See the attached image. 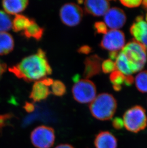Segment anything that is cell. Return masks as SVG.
I'll list each match as a JSON object with an SVG mask.
<instances>
[{
	"label": "cell",
	"mask_w": 147,
	"mask_h": 148,
	"mask_svg": "<svg viewBox=\"0 0 147 148\" xmlns=\"http://www.w3.org/2000/svg\"><path fill=\"white\" fill-rule=\"evenodd\" d=\"M86 13L95 16L105 15L110 9L109 1L105 0H88L84 2Z\"/></svg>",
	"instance_id": "obj_11"
},
{
	"label": "cell",
	"mask_w": 147,
	"mask_h": 148,
	"mask_svg": "<svg viewBox=\"0 0 147 148\" xmlns=\"http://www.w3.org/2000/svg\"><path fill=\"white\" fill-rule=\"evenodd\" d=\"M126 75L118 71H115L111 73L110 75V80L112 84L113 87L116 91H120L121 85L125 84Z\"/></svg>",
	"instance_id": "obj_19"
},
{
	"label": "cell",
	"mask_w": 147,
	"mask_h": 148,
	"mask_svg": "<svg viewBox=\"0 0 147 148\" xmlns=\"http://www.w3.org/2000/svg\"><path fill=\"white\" fill-rule=\"evenodd\" d=\"M92 51V49L88 45L82 46L78 49V53L83 54H88L91 52Z\"/></svg>",
	"instance_id": "obj_28"
},
{
	"label": "cell",
	"mask_w": 147,
	"mask_h": 148,
	"mask_svg": "<svg viewBox=\"0 0 147 148\" xmlns=\"http://www.w3.org/2000/svg\"><path fill=\"white\" fill-rule=\"evenodd\" d=\"M122 120L124 127L131 132L137 133L147 127L146 111L140 106H133L127 110L124 114Z\"/></svg>",
	"instance_id": "obj_4"
},
{
	"label": "cell",
	"mask_w": 147,
	"mask_h": 148,
	"mask_svg": "<svg viewBox=\"0 0 147 148\" xmlns=\"http://www.w3.org/2000/svg\"><path fill=\"white\" fill-rule=\"evenodd\" d=\"M94 145L96 148H117L118 140L111 132L102 131L96 136Z\"/></svg>",
	"instance_id": "obj_13"
},
{
	"label": "cell",
	"mask_w": 147,
	"mask_h": 148,
	"mask_svg": "<svg viewBox=\"0 0 147 148\" xmlns=\"http://www.w3.org/2000/svg\"><path fill=\"white\" fill-rule=\"evenodd\" d=\"M13 36L6 32H0V55L10 53L14 48Z\"/></svg>",
	"instance_id": "obj_16"
},
{
	"label": "cell",
	"mask_w": 147,
	"mask_h": 148,
	"mask_svg": "<svg viewBox=\"0 0 147 148\" xmlns=\"http://www.w3.org/2000/svg\"><path fill=\"white\" fill-rule=\"evenodd\" d=\"M50 94L48 87L39 81L33 84L29 97L33 102H40L46 99Z\"/></svg>",
	"instance_id": "obj_15"
},
{
	"label": "cell",
	"mask_w": 147,
	"mask_h": 148,
	"mask_svg": "<svg viewBox=\"0 0 147 148\" xmlns=\"http://www.w3.org/2000/svg\"><path fill=\"white\" fill-rule=\"evenodd\" d=\"M130 32L135 40L143 45L147 50V23L139 16L131 25Z\"/></svg>",
	"instance_id": "obj_10"
},
{
	"label": "cell",
	"mask_w": 147,
	"mask_h": 148,
	"mask_svg": "<svg viewBox=\"0 0 147 148\" xmlns=\"http://www.w3.org/2000/svg\"><path fill=\"white\" fill-rule=\"evenodd\" d=\"M112 125L115 129L120 130L124 127L123 120L119 117H116L113 120Z\"/></svg>",
	"instance_id": "obj_27"
},
{
	"label": "cell",
	"mask_w": 147,
	"mask_h": 148,
	"mask_svg": "<svg viewBox=\"0 0 147 148\" xmlns=\"http://www.w3.org/2000/svg\"><path fill=\"white\" fill-rule=\"evenodd\" d=\"M126 19L124 12L118 7L109 9L104 15L105 24L112 30H118L123 27Z\"/></svg>",
	"instance_id": "obj_9"
},
{
	"label": "cell",
	"mask_w": 147,
	"mask_h": 148,
	"mask_svg": "<svg viewBox=\"0 0 147 148\" xmlns=\"http://www.w3.org/2000/svg\"><path fill=\"white\" fill-rule=\"evenodd\" d=\"M6 65L4 63H2L0 62V78L3 73L6 71Z\"/></svg>",
	"instance_id": "obj_33"
},
{
	"label": "cell",
	"mask_w": 147,
	"mask_h": 148,
	"mask_svg": "<svg viewBox=\"0 0 147 148\" xmlns=\"http://www.w3.org/2000/svg\"><path fill=\"white\" fill-rule=\"evenodd\" d=\"M28 3L27 0H5L2 1V5L9 14H18L25 10Z\"/></svg>",
	"instance_id": "obj_14"
},
{
	"label": "cell",
	"mask_w": 147,
	"mask_h": 148,
	"mask_svg": "<svg viewBox=\"0 0 147 148\" xmlns=\"http://www.w3.org/2000/svg\"><path fill=\"white\" fill-rule=\"evenodd\" d=\"M97 90L92 82L88 79L78 80L72 88V94L75 100L81 103H88L96 98Z\"/></svg>",
	"instance_id": "obj_5"
},
{
	"label": "cell",
	"mask_w": 147,
	"mask_h": 148,
	"mask_svg": "<svg viewBox=\"0 0 147 148\" xmlns=\"http://www.w3.org/2000/svg\"><path fill=\"white\" fill-rule=\"evenodd\" d=\"M101 70L105 73H112L117 70L115 62L111 60H107L102 62Z\"/></svg>",
	"instance_id": "obj_23"
},
{
	"label": "cell",
	"mask_w": 147,
	"mask_h": 148,
	"mask_svg": "<svg viewBox=\"0 0 147 148\" xmlns=\"http://www.w3.org/2000/svg\"><path fill=\"white\" fill-rule=\"evenodd\" d=\"M135 84L140 92H147V71L140 72L135 78Z\"/></svg>",
	"instance_id": "obj_20"
},
{
	"label": "cell",
	"mask_w": 147,
	"mask_h": 148,
	"mask_svg": "<svg viewBox=\"0 0 147 148\" xmlns=\"http://www.w3.org/2000/svg\"><path fill=\"white\" fill-rule=\"evenodd\" d=\"M94 28L98 34H105L108 32V27L105 23L103 22H97L95 23Z\"/></svg>",
	"instance_id": "obj_24"
},
{
	"label": "cell",
	"mask_w": 147,
	"mask_h": 148,
	"mask_svg": "<svg viewBox=\"0 0 147 148\" xmlns=\"http://www.w3.org/2000/svg\"><path fill=\"white\" fill-rule=\"evenodd\" d=\"M54 148H75L71 145L70 144H59L57 146H56Z\"/></svg>",
	"instance_id": "obj_34"
},
{
	"label": "cell",
	"mask_w": 147,
	"mask_h": 148,
	"mask_svg": "<svg viewBox=\"0 0 147 148\" xmlns=\"http://www.w3.org/2000/svg\"><path fill=\"white\" fill-rule=\"evenodd\" d=\"M134 79L131 75H126L125 84H124L127 86H131L133 84Z\"/></svg>",
	"instance_id": "obj_30"
},
{
	"label": "cell",
	"mask_w": 147,
	"mask_h": 148,
	"mask_svg": "<svg viewBox=\"0 0 147 148\" xmlns=\"http://www.w3.org/2000/svg\"><path fill=\"white\" fill-rule=\"evenodd\" d=\"M119 53L117 51H111L110 52L109 56H110V60H116V59H117L118 55Z\"/></svg>",
	"instance_id": "obj_32"
},
{
	"label": "cell",
	"mask_w": 147,
	"mask_h": 148,
	"mask_svg": "<svg viewBox=\"0 0 147 148\" xmlns=\"http://www.w3.org/2000/svg\"><path fill=\"white\" fill-rule=\"evenodd\" d=\"M40 81L46 86H49L50 85H52L54 82V80L52 79L51 78H44L42 80H40Z\"/></svg>",
	"instance_id": "obj_31"
},
{
	"label": "cell",
	"mask_w": 147,
	"mask_h": 148,
	"mask_svg": "<svg viewBox=\"0 0 147 148\" xmlns=\"http://www.w3.org/2000/svg\"><path fill=\"white\" fill-rule=\"evenodd\" d=\"M142 3H143V5L144 6V7L147 9V0L142 1Z\"/></svg>",
	"instance_id": "obj_35"
},
{
	"label": "cell",
	"mask_w": 147,
	"mask_h": 148,
	"mask_svg": "<svg viewBox=\"0 0 147 148\" xmlns=\"http://www.w3.org/2000/svg\"><path fill=\"white\" fill-rule=\"evenodd\" d=\"M44 29L40 27L33 19H31L30 25L23 31L22 34L27 38H33L40 40L42 38Z\"/></svg>",
	"instance_id": "obj_17"
},
{
	"label": "cell",
	"mask_w": 147,
	"mask_h": 148,
	"mask_svg": "<svg viewBox=\"0 0 147 148\" xmlns=\"http://www.w3.org/2000/svg\"><path fill=\"white\" fill-rule=\"evenodd\" d=\"M9 71L27 82L39 81L52 72L46 52L40 49L36 54L24 58L17 64L10 67Z\"/></svg>",
	"instance_id": "obj_1"
},
{
	"label": "cell",
	"mask_w": 147,
	"mask_h": 148,
	"mask_svg": "<svg viewBox=\"0 0 147 148\" xmlns=\"http://www.w3.org/2000/svg\"><path fill=\"white\" fill-rule=\"evenodd\" d=\"M120 3L123 5L129 8L137 7L140 5L142 3V1L140 0H122L120 1Z\"/></svg>",
	"instance_id": "obj_25"
},
{
	"label": "cell",
	"mask_w": 147,
	"mask_h": 148,
	"mask_svg": "<svg viewBox=\"0 0 147 148\" xmlns=\"http://www.w3.org/2000/svg\"><path fill=\"white\" fill-rule=\"evenodd\" d=\"M102 59L97 55H93L85 60L83 76L86 79L94 77L100 73Z\"/></svg>",
	"instance_id": "obj_12"
},
{
	"label": "cell",
	"mask_w": 147,
	"mask_h": 148,
	"mask_svg": "<svg viewBox=\"0 0 147 148\" xmlns=\"http://www.w3.org/2000/svg\"><path fill=\"white\" fill-rule=\"evenodd\" d=\"M125 37L123 32L118 30H111L103 36L100 43L103 49L110 51L118 52L125 46Z\"/></svg>",
	"instance_id": "obj_8"
},
{
	"label": "cell",
	"mask_w": 147,
	"mask_h": 148,
	"mask_svg": "<svg viewBox=\"0 0 147 148\" xmlns=\"http://www.w3.org/2000/svg\"><path fill=\"white\" fill-rule=\"evenodd\" d=\"M12 27L11 18L6 13L0 10V32H5Z\"/></svg>",
	"instance_id": "obj_21"
},
{
	"label": "cell",
	"mask_w": 147,
	"mask_h": 148,
	"mask_svg": "<svg viewBox=\"0 0 147 148\" xmlns=\"http://www.w3.org/2000/svg\"><path fill=\"white\" fill-rule=\"evenodd\" d=\"M121 52L126 56L132 74L144 68L147 61V49L141 44L134 39L127 44Z\"/></svg>",
	"instance_id": "obj_3"
},
{
	"label": "cell",
	"mask_w": 147,
	"mask_h": 148,
	"mask_svg": "<svg viewBox=\"0 0 147 148\" xmlns=\"http://www.w3.org/2000/svg\"><path fill=\"white\" fill-rule=\"evenodd\" d=\"M66 87L63 82L56 80L52 85V92L56 96L62 97L66 92Z\"/></svg>",
	"instance_id": "obj_22"
},
{
	"label": "cell",
	"mask_w": 147,
	"mask_h": 148,
	"mask_svg": "<svg viewBox=\"0 0 147 148\" xmlns=\"http://www.w3.org/2000/svg\"><path fill=\"white\" fill-rule=\"evenodd\" d=\"M83 16L82 9L74 3H67L60 10V17L63 24L68 27H75L82 20Z\"/></svg>",
	"instance_id": "obj_7"
},
{
	"label": "cell",
	"mask_w": 147,
	"mask_h": 148,
	"mask_svg": "<svg viewBox=\"0 0 147 148\" xmlns=\"http://www.w3.org/2000/svg\"><path fill=\"white\" fill-rule=\"evenodd\" d=\"M146 21H147V15H146Z\"/></svg>",
	"instance_id": "obj_36"
},
{
	"label": "cell",
	"mask_w": 147,
	"mask_h": 148,
	"mask_svg": "<svg viewBox=\"0 0 147 148\" xmlns=\"http://www.w3.org/2000/svg\"><path fill=\"white\" fill-rule=\"evenodd\" d=\"M13 116L12 114L0 115V129L6 126L8 123V120L11 119Z\"/></svg>",
	"instance_id": "obj_26"
},
{
	"label": "cell",
	"mask_w": 147,
	"mask_h": 148,
	"mask_svg": "<svg viewBox=\"0 0 147 148\" xmlns=\"http://www.w3.org/2000/svg\"><path fill=\"white\" fill-rule=\"evenodd\" d=\"M31 19L22 14H17L12 22V28L14 32L23 31L30 25Z\"/></svg>",
	"instance_id": "obj_18"
},
{
	"label": "cell",
	"mask_w": 147,
	"mask_h": 148,
	"mask_svg": "<svg viewBox=\"0 0 147 148\" xmlns=\"http://www.w3.org/2000/svg\"><path fill=\"white\" fill-rule=\"evenodd\" d=\"M24 108L27 113H32L35 110V105L30 102H26L24 106Z\"/></svg>",
	"instance_id": "obj_29"
},
{
	"label": "cell",
	"mask_w": 147,
	"mask_h": 148,
	"mask_svg": "<svg viewBox=\"0 0 147 148\" xmlns=\"http://www.w3.org/2000/svg\"><path fill=\"white\" fill-rule=\"evenodd\" d=\"M117 108L115 98L108 93L99 94L89 105L90 113L93 117L101 121L111 119L115 113Z\"/></svg>",
	"instance_id": "obj_2"
},
{
	"label": "cell",
	"mask_w": 147,
	"mask_h": 148,
	"mask_svg": "<svg viewBox=\"0 0 147 148\" xmlns=\"http://www.w3.org/2000/svg\"><path fill=\"white\" fill-rule=\"evenodd\" d=\"M31 141L36 148H51L54 144L56 135L54 130L48 126H38L31 133Z\"/></svg>",
	"instance_id": "obj_6"
}]
</instances>
